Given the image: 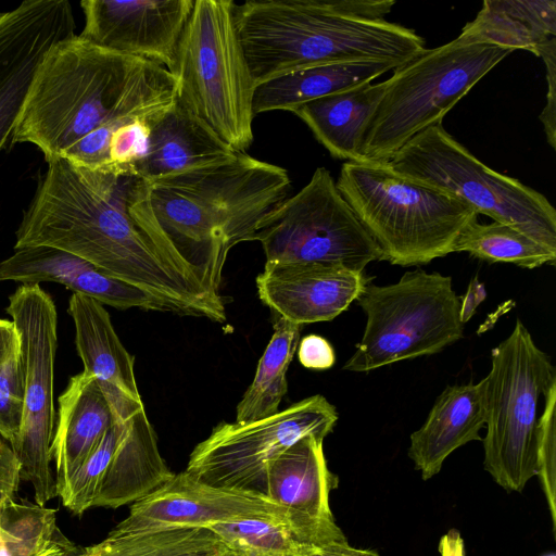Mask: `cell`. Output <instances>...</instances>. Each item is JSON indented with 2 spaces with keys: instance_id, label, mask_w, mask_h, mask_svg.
Segmentation results:
<instances>
[{
  "instance_id": "cell-1",
  "label": "cell",
  "mask_w": 556,
  "mask_h": 556,
  "mask_svg": "<svg viewBox=\"0 0 556 556\" xmlns=\"http://www.w3.org/2000/svg\"><path fill=\"white\" fill-rule=\"evenodd\" d=\"M47 163L14 249L55 248L149 292L172 313L226 319L222 295L202 287L161 228L147 179L131 168Z\"/></svg>"
},
{
  "instance_id": "cell-2",
  "label": "cell",
  "mask_w": 556,
  "mask_h": 556,
  "mask_svg": "<svg viewBox=\"0 0 556 556\" xmlns=\"http://www.w3.org/2000/svg\"><path fill=\"white\" fill-rule=\"evenodd\" d=\"M175 87L165 67L74 35L41 62L12 143L36 146L47 162L65 159L90 169L111 168L113 132L136 118L150 124L176 102Z\"/></svg>"
},
{
  "instance_id": "cell-3",
  "label": "cell",
  "mask_w": 556,
  "mask_h": 556,
  "mask_svg": "<svg viewBox=\"0 0 556 556\" xmlns=\"http://www.w3.org/2000/svg\"><path fill=\"white\" fill-rule=\"evenodd\" d=\"M394 4V0H249L235 3L233 16L258 85L321 64H404L426 47L414 29L386 18Z\"/></svg>"
},
{
  "instance_id": "cell-4",
  "label": "cell",
  "mask_w": 556,
  "mask_h": 556,
  "mask_svg": "<svg viewBox=\"0 0 556 556\" xmlns=\"http://www.w3.org/2000/svg\"><path fill=\"white\" fill-rule=\"evenodd\" d=\"M288 172L245 153L150 182L151 204L173 248L204 289L220 295L231 248L251 241L288 197Z\"/></svg>"
},
{
  "instance_id": "cell-5",
  "label": "cell",
  "mask_w": 556,
  "mask_h": 556,
  "mask_svg": "<svg viewBox=\"0 0 556 556\" xmlns=\"http://www.w3.org/2000/svg\"><path fill=\"white\" fill-rule=\"evenodd\" d=\"M336 186L393 265L419 266L453 253L478 214L466 203L394 172L388 162H345Z\"/></svg>"
},
{
  "instance_id": "cell-6",
  "label": "cell",
  "mask_w": 556,
  "mask_h": 556,
  "mask_svg": "<svg viewBox=\"0 0 556 556\" xmlns=\"http://www.w3.org/2000/svg\"><path fill=\"white\" fill-rule=\"evenodd\" d=\"M232 0H195L172 74L176 102L233 151L253 142L255 83L237 33Z\"/></svg>"
},
{
  "instance_id": "cell-7",
  "label": "cell",
  "mask_w": 556,
  "mask_h": 556,
  "mask_svg": "<svg viewBox=\"0 0 556 556\" xmlns=\"http://www.w3.org/2000/svg\"><path fill=\"white\" fill-rule=\"evenodd\" d=\"M513 49L454 40L393 70L364 129L366 162H389L414 136L441 124L446 113Z\"/></svg>"
},
{
  "instance_id": "cell-8",
  "label": "cell",
  "mask_w": 556,
  "mask_h": 556,
  "mask_svg": "<svg viewBox=\"0 0 556 556\" xmlns=\"http://www.w3.org/2000/svg\"><path fill=\"white\" fill-rule=\"evenodd\" d=\"M388 164L400 175L443 191L478 215L509 225L556 252V210L551 202L518 179L488 167L442 123L414 136Z\"/></svg>"
},
{
  "instance_id": "cell-9",
  "label": "cell",
  "mask_w": 556,
  "mask_h": 556,
  "mask_svg": "<svg viewBox=\"0 0 556 556\" xmlns=\"http://www.w3.org/2000/svg\"><path fill=\"white\" fill-rule=\"evenodd\" d=\"M485 379L483 466L500 486L521 492L536 476L539 404L556 370L518 318L510 334L492 349Z\"/></svg>"
},
{
  "instance_id": "cell-10",
  "label": "cell",
  "mask_w": 556,
  "mask_h": 556,
  "mask_svg": "<svg viewBox=\"0 0 556 556\" xmlns=\"http://www.w3.org/2000/svg\"><path fill=\"white\" fill-rule=\"evenodd\" d=\"M358 305L363 337L343 369L356 372L441 352L463 337L460 298L450 276L406 271L397 282L368 283Z\"/></svg>"
},
{
  "instance_id": "cell-11",
  "label": "cell",
  "mask_w": 556,
  "mask_h": 556,
  "mask_svg": "<svg viewBox=\"0 0 556 556\" xmlns=\"http://www.w3.org/2000/svg\"><path fill=\"white\" fill-rule=\"evenodd\" d=\"M262 244L265 263H328L364 271L383 256L355 217L325 167L270 211L251 241Z\"/></svg>"
},
{
  "instance_id": "cell-12",
  "label": "cell",
  "mask_w": 556,
  "mask_h": 556,
  "mask_svg": "<svg viewBox=\"0 0 556 556\" xmlns=\"http://www.w3.org/2000/svg\"><path fill=\"white\" fill-rule=\"evenodd\" d=\"M337 420L336 407L316 394L255 421H222L193 448L185 471L213 486L266 496L271 462L304 437L325 439Z\"/></svg>"
},
{
  "instance_id": "cell-13",
  "label": "cell",
  "mask_w": 556,
  "mask_h": 556,
  "mask_svg": "<svg viewBox=\"0 0 556 556\" xmlns=\"http://www.w3.org/2000/svg\"><path fill=\"white\" fill-rule=\"evenodd\" d=\"M7 313L18 336L25 379L22 429L11 447L20 462L21 479L31 484L36 503L45 506L58 495L51 468L58 314L40 285H21L10 295Z\"/></svg>"
},
{
  "instance_id": "cell-14",
  "label": "cell",
  "mask_w": 556,
  "mask_h": 556,
  "mask_svg": "<svg viewBox=\"0 0 556 556\" xmlns=\"http://www.w3.org/2000/svg\"><path fill=\"white\" fill-rule=\"evenodd\" d=\"M243 519L292 520V517L265 495L213 486L184 470L173 473L154 491L132 503L128 516L110 533L208 528Z\"/></svg>"
},
{
  "instance_id": "cell-15",
  "label": "cell",
  "mask_w": 556,
  "mask_h": 556,
  "mask_svg": "<svg viewBox=\"0 0 556 556\" xmlns=\"http://www.w3.org/2000/svg\"><path fill=\"white\" fill-rule=\"evenodd\" d=\"M74 35L67 0H27L0 13V150L12 138L41 62Z\"/></svg>"
},
{
  "instance_id": "cell-16",
  "label": "cell",
  "mask_w": 556,
  "mask_h": 556,
  "mask_svg": "<svg viewBox=\"0 0 556 556\" xmlns=\"http://www.w3.org/2000/svg\"><path fill=\"white\" fill-rule=\"evenodd\" d=\"M195 0H84L87 42L174 70L179 40Z\"/></svg>"
},
{
  "instance_id": "cell-17",
  "label": "cell",
  "mask_w": 556,
  "mask_h": 556,
  "mask_svg": "<svg viewBox=\"0 0 556 556\" xmlns=\"http://www.w3.org/2000/svg\"><path fill=\"white\" fill-rule=\"evenodd\" d=\"M370 280L364 271L328 263H265L256 287L271 312L302 326L332 320Z\"/></svg>"
},
{
  "instance_id": "cell-18",
  "label": "cell",
  "mask_w": 556,
  "mask_h": 556,
  "mask_svg": "<svg viewBox=\"0 0 556 556\" xmlns=\"http://www.w3.org/2000/svg\"><path fill=\"white\" fill-rule=\"evenodd\" d=\"M338 477L328 469L324 439L307 435L276 457L266 476V496L292 520L327 543L348 541L333 518L329 496Z\"/></svg>"
},
{
  "instance_id": "cell-19",
  "label": "cell",
  "mask_w": 556,
  "mask_h": 556,
  "mask_svg": "<svg viewBox=\"0 0 556 556\" xmlns=\"http://www.w3.org/2000/svg\"><path fill=\"white\" fill-rule=\"evenodd\" d=\"M22 285L55 282L73 293L87 295L119 309L169 312L168 307L149 292L110 276L93 264L68 252L45 247H24L0 262V282Z\"/></svg>"
},
{
  "instance_id": "cell-20",
  "label": "cell",
  "mask_w": 556,
  "mask_h": 556,
  "mask_svg": "<svg viewBox=\"0 0 556 556\" xmlns=\"http://www.w3.org/2000/svg\"><path fill=\"white\" fill-rule=\"evenodd\" d=\"M68 314L75 326V343L84 371L100 384L114 418L127 420L144 408L134 370V356L122 344L103 304L73 293Z\"/></svg>"
},
{
  "instance_id": "cell-21",
  "label": "cell",
  "mask_w": 556,
  "mask_h": 556,
  "mask_svg": "<svg viewBox=\"0 0 556 556\" xmlns=\"http://www.w3.org/2000/svg\"><path fill=\"white\" fill-rule=\"evenodd\" d=\"M486 417V379L448 386L437 397L424 425L410 434L408 456L424 480L442 468L458 447L481 440Z\"/></svg>"
},
{
  "instance_id": "cell-22",
  "label": "cell",
  "mask_w": 556,
  "mask_h": 556,
  "mask_svg": "<svg viewBox=\"0 0 556 556\" xmlns=\"http://www.w3.org/2000/svg\"><path fill=\"white\" fill-rule=\"evenodd\" d=\"M51 444L58 494L97 447L114 422V414L98 381L81 371L59 396Z\"/></svg>"
},
{
  "instance_id": "cell-23",
  "label": "cell",
  "mask_w": 556,
  "mask_h": 556,
  "mask_svg": "<svg viewBox=\"0 0 556 556\" xmlns=\"http://www.w3.org/2000/svg\"><path fill=\"white\" fill-rule=\"evenodd\" d=\"M149 127L146 153L132 166L149 182L227 160L236 153L207 125L177 102L151 121Z\"/></svg>"
},
{
  "instance_id": "cell-24",
  "label": "cell",
  "mask_w": 556,
  "mask_h": 556,
  "mask_svg": "<svg viewBox=\"0 0 556 556\" xmlns=\"http://www.w3.org/2000/svg\"><path fill=\"white\" fill-rule=\"evenodd\" d=\"M172 475L142 408L127 420L125 434L110 463L94 507L117 508L132 504L154 491Z\"/></svg>"
},
{
  "instance_id": "cell-25",
  "label": "cell",
  "mask_w": 556,
  "mask_h": 556,
  "mask_svg": "<svg viewBox=\"0 0 556 556\" xmlns=\"http://www.w3.org/2000/svg\"><path fill=\"white\" fill-rule=\"evenodd\" d=\"M382 93L383 81L366 83L311 101L293 113L333 157L366 162L359 153V146Z\"/></svg>"
},
{
  "instance_id": "cell-26",
  "label": "cell",
  "mask_w": 556,
  "mask_h": 556,
  "mask_svg": "<svg viewBox=\"0 0 556 556\" xmlns=\"http://www.w3.org/2000/svg\"><path fill=\"white\" fill-rule=\"evenodd\" d=\"M556 38L555 0H485L476 17L462 29L458 40L525 49L539 56L540 49Z\"/></svg>"
},
{
  "instance_id": "cell-27",
  "label": "cell",
  "mask_w": 556,
  "mask_h": 556,
  "mask_svg": "<svg viewBox=\"0 0 556 556\" xmlns=\"http://www.w3.org/2000/svg\"><path fill=\"white\" fill-rule=\"evenodd\" d=\"M397 67L389 62H351L300 68L256 85L254 116L269 111L294 112L316 99L370 83Z\"/></svg>"
},
{
  "instance_id": "cell-28",
  "label": "cell",
  "mask_w": 556,
  "mask_h": 556,
  "mask_svg": "<svg viewBox=\"0 0 556 556\" xmlns=\"http://www.w3.org/2000/svg\"><path fill=\"white\" fill-rule=\"evenodd\" d=\"M271 317L273 336L258 361L252 383L237 406V424L276 414L287 393L286 374L298 350L302 326L275 312Z\"/></svg>"
},
{
  "instance_id": "cell-29",
  "label": "cell",
  "mask_w": 556,
  "mask_h": 556,
  "mask_svg": "<svg viewBox=\"0 0 556 556\" xmlns=\"http://www.w3.org/2000/svg\"><path fill=\"white\" fill-rule=\"evenodd\" d=\"M76 556H233L207 528H169L127 534L109 533Z\"/></svg>"
},
{
  "instance_id": "cell-30",
  "label": "cell",
  "mask_w": 556,
  "mask_h": 556,
  "mask_svg": "<svg viewBox=\"0 0 556 556\" xmlns=\"http://www.w3.org/2000/svg\"><path fill=\"white\" fill-rule=\"evenodd\" d=\"M207 529L233 556H302L330 545L291 519H243Z\"/></svg>"
},
{
  "instance_id": "cell-31",
  "label": "cell",
  "mask_w": 556,
  "mask_h": 556,
  "mask_svg": "<svg viewBox=\"0 0 556 556\" xmlns=\"http://www.w3.org/2000/svg\"><path fill=\"white\" fill-rule=\"evenodd\" d=\"M55 509L15 498L0 507V556L78 554L56 526Z\"/></svg>"
},
{
  "instance_id": "cell-32",
  "label": "cell",
  "mask_w": 556,
  "mask_h": 556,
  "mask_svg": "<svg viewBox=\"0 0 556 556\" xmlns=\"http://www.w3.org/2000/svg\"><path fill=\"white\" fill-rule=\"evenodd\" d=\"M453 252H467L471 256L492 263H509L522 268L555 264L553 252L520 230L497 222L470 223L458 236Z\"/></svg>"
},
{
  "instance_id": "cell-33",
  "label": "cell",
  "mask_w": 556,
  "mask_h": 556,
  "mask_svg": "<svg viewBox=\"0 0 556 556\" xmlns=\"http://www.w3.org/2000/svg\"><path fill=\"white\" fill-rule=\"evenodd\" d=\"M127 420L114 419L97 447L59 492L63 505L72 513L81 515L94 507L110 463L125 434Z\"/></svg>"
},
{
  "instance_id": "cell-34",
  "label": "cell",
  "mask_w": 556,
  "mask_h": 556,
  "mask_svg": "<svg viewBox=\"0 0 556 556\" xmlns=\"http://www.w3.org/2000/svg\"><path fill=\"white\" fill-rule=\"evenodd\" d=\"M543 412L536 433V476L549 510L553 531L556 528V380L544 395Z\"/></svg>"
},
{
  "instance_id": "cell-35",
  "label": "cell",
  "mask_w": 556,
  "mask_h": 556,
  "mask_svg": "<svg viewBox=\"0 0 556 556\" xmlns=\"http://www.w3.org/2000/svg\"><path fill=\"white\" fill-rule=\"evenodd\" d=\"M25 402V379L20 342L0 366V437L13 445L17 440Z\"/></svg>"
},
{
  "instance_id": "cell-36",
  "label": "cell",
  "mask_w": 556,
  "mask_h": 556,
  "mask_svg": "<svg viewBox=\"0 0 556 556\" xmlns=\"http://www.w3.org/2000/svg\"><path fill=\"white\" fill-rule=\"evenodd\" d=\"M150 134L149 123L141 118L122 125L111 137V168H131L144 155Z\"/></svg>"
},
{
  "instance_id": "cell-37",
  "label": "cell",
  "mask_w": 556,
  "mask_h": 556,
  "mask_svg": "<svg viewBox=\"0 0 556 556\" xmlns=\"http://www.w3.org/2000/svg\"><path fill=\"white\" fill-rule=\"evenodd\" d=\"M546 66V105L539 118L543 124L549 146L556 148V38L547 41L539 52Z\"/></svg>"
},
{
  "instance_id": "cell-38",
  "label": "cell",
  "mask_w": 556,
  "mask_h": 556,
  "mask_svg": "<svg viewBox=\"0 0 556 556\" xmlns=\"http://www.w3.org/2000/svg\"><path fill=\"white\" fill-rule=\"evenodd\" d=\"M296 351L300 363L308 369H329L336 362L332 345L325 338L317 334H308L302 338Z\"/></svg>"
},
{
  "instance_id": "cell-39",
  "label": "cell",
  "mask_w": 556,
  "mask_h": 556,
  "mask_svg": "<svg viewBox=\"0 0 556 556\" xmlns=\"http://www.w3.org/2000/svg\"><path fill=\"white\" fill-rule=\"evenodd\" d=\"M20 462L7 441L0 437V507L13 500L21 480Z\"/></svg>"
},
{
  "instance_id": "cell-40",
  "label": "cell",
  "mask_w": 556,
  "mask_h": 556,
  "mask_svg": "<svg viewBox=\"0 0 556 556\" xmlns=\"http://www.w3.org/2000/svg\"><path fill=\"white\" fill-rule=\"evenodd\" d=\"M485 298L484 285L480 283L477 277L472 278L465 295L460 299V320L463 324L472 317L476 308Z\"/></svg>"
},
{
  "instance_id": "cell-41",
  "label": "cell",
  "mask_w": 556,
  "mask_h": 556,
  "mask_svg": "<svg viewBox=\"0 0 556 556\" xmlns=\"http://www.w3.org/2000/svg\"><path fill=\"white\" fill-rule=\"evenodd\" d=\"M440 556H465L464 540L456 529L441 536L438 546Z\"/></svg>"
},
{
  "instance_id": "cell-42",
  "label": "cell",
  "mask_w": 556,
  "mask_h": 556,
  "mask_svg": "<svg viewBox=\"0 0 556 556\" xmlns=\"http://www.w3.org/2000/svg\"><path fill=\"white\" fill-rule=\"evenodd\" d=\"M17 341L18 336L13 321L0 319V366Z\"/></svg>"
},
{
  "instance_id": "cell-43",
  "label": "cell",
  "mask_w": 556,
  "mask_h": 556,
  "mask_svg": "<svg viewBox=\"0 0 556 556\" xmlns=\"http://www.w3.org/2000/svg\"><path fill=\"white\" fill-rule=\"evenodd\" d=\"M324 551L327 556H380L374 549L353 547L348 541L332 543L324 547Z\"/></svg>"
},
{
  "instance_id": "cell-44",
  "label": "cell",
  "mask_w": 556,
  "mask_h": 556,
  "mask_svg": "<svg viewBox=\"0 0 556 556\" xmlns=\"http://www.w3.org/2000/svg\"><path fill=\"white\" fill-rule=\"evenodd\" d=\"M302 556H327L324 548H318V549H315L311 553H307L305 555H302Z\"/></svg>"
},
{
  "instance_id": "cell-45",
  "label": "cell",
  "mask_w": 556,
  "mask_h": 556,
  "mask_svg": "<svg viewBox=\"0 0 556 556\" xmlns=\"http://www.w3.org/2000/svg\"><path fill=\"white\" fill-rule=\"evenodd\" d=\"M77 554H63V555H59V556H76Z\"/></svg>"
},
{
  "instance_id": "cell-46",
  "label": "cell",
  "mask_w": 556,
  "mask_h": 556,
  "mask_svg": "<svg viewBox=\"0 0 556 556\" xmlns=\"http://www.w3.org/2000/svg\"><path fill=\"white\" fill-rule=\"evenodd\" d=\"M543 556H556V555L554 553H547V554H545Z\"/></svg>"
}]
</instances>
